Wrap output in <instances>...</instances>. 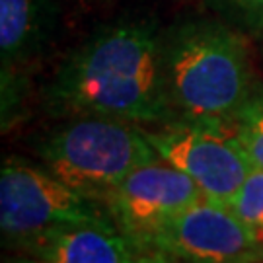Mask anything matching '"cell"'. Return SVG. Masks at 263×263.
I'll use <instances>...</instances> for the list:
<instances>
[{
    "mask_svg": "<svg viewBox=\"0 0 263 263\" xmlns=\"http://www.w3.org/2000/svg\"><path fill=\"white\" fill-rule=\"evenodd\" d=\"M104 215L66 222L39 234L22 250L37 263H131L137 250Z\"/></svg>",
    "mask_w": 263,
    "mask_h": 263,
    "instance_id": "cell-8",
    "label": "cell"
},
{
    "mask_svg": "<svg viewBox=\"0 0 263 263\" xmlns=\"http://www.w3.org/2000/svg\"><path fill=\"white\" fill-rule=\"evenodd\" d=\"M226 205L263 242V170H252L242 187Z\"/></svg>",
    "mask_w": 263,
    "mask_h": 263,
    "instance_id": "cell-11",
    "label": "cell"
},
{
    "mask_svg": "<svg viewBox=\"0 0 263 263\" xmlns=\"http://www.w3.org/2000/svg\"><path fill=\"white\" fill-rule=\"evenodd\" d=\"M220 123L244 152L252 168L263 170V88L252 90L238 111Z\"/></svg>",
    "mask_w": 263,
    "mask_h": 263,
    "instance_id": "cell-10",
    "label": "cell"
},
{
    "mask_svg": "<svg viewBox=\"0 0 263 263\" xmlns=\"http://www.w3.org/2000/svg\"><path fill=\"white\" fill-rule=\"evenodd\" d=\"M170 102L189 121H224L252 94L244 39L218 24L181 28L164 49Z\"/></svg>",
    "mask_w": 263,
    "mask_h": 263,
    "instance_id": "cell-2",
    "label": "cell"
},
{
    "mask_svg": "<svg viewBox=\"0 0 263 263\" xmlns=\"http://www.w3.org/2000/svg\"><path fill=\"white\" fill-rule=\"evenodd\" d=\"M102 197L113 220L137 246L156 226L203 201L205 193L185 172L160 158L133 170Z\"/></svg>",
    "mask_w": 263,
    "mask_h": 263,
    "instance_id": "cell-7",
    "label": "cell"
},
{
    "mask_svg": "<svg viewBox=\"0 0 263 263\" xmlns=\"http://www.w3.org/2000/svg\"><path fill=\"white\" fill-rule=\"evenodd\" d=\"M146 137L160 158L185 172L213 201L228 203L254 170L220 121L172 125Z\"/></svg>",
    "mask_w": 263,
    "mask_h": 263,
    "instance_id": "cell-6",
    "label": "cell"
},
{
    "mask_svg": "<svg viewBox=\"0 0 263 263\" xmlns=\"http://www.w3.org/2000/svg\"><path fill=\"white\" fill-rule=\"evenodd\" d=\"M259 240L226 203L205 197L146 234L137 248H152L183 263H244L263 257Z\"/></svg>",
    "mask_w": 263,
    "mask_h": 263,
    "instance_id": "cell-5",
    "label": "cell"
},
{
    "mask_svg": "<svg viewBox=\"0 0 263 263\" xmlns=\"http://www.w3.org/2000/svg\"><path fill=\"white\" fill-rule=\"evenodd\" d=\"M242 10H248L252 14H263V0H234Z\"/></svg>",
    "mask_w": 263,
    "mask_h": 263,
    "instance_id": "cell-13",
    "label": "cell"
},
{
    "mask_svg": "<svg viewBox=\"0 0 263 263\" xmlns=\"http://www.w3.org/2000/svg\"><path fill=\"white\" fill-rule=\"evenodd\" d=\"M4 263H37V261L28 257V255H22V257H10V259H6Z\"/></svg>",
    "mask_w": 263,
    "mask_h": 263,
    "instance_id": "cell-14",
    "label": "cell"
},
{
    "mask_svg": "<svg viewBox=\"0 0 263 263\" xmlns=\"http://www.w3.org/2000/svg\"><path fill=\"white\" fill-rule=\"evenodd\" d=\"M57 24L55 0H0V53L4 66L37 55Z\"/></svg>",
    "mask_w": 263,
    "mask_h": 263,
    "instance_id": "cell-9",
    "label": "cell"
},
{
    "mask_svg": "<svg viewBox=\"0 0 263 263\" xmlns=\"http://www.w3.org/2000/svg\"><path fill=\"white\" fill-rule=\"evenodd\" d=\"M47 98L59 111L158 123L170 115L164 47L151 22L96 31L61 65Z\"/></svg>",
    "mask_w": 263,
    "mask_h": 263,
    "instance_id": "cell-1",
    "label": "cell"
},
{
    "mask_svg": "<svg viewBox=\"0 0 263 263\" xmlns=\"http://www.w3.org/2000/svg\"><path fill=\"white\" fill-rule=\"evenodd\" d=\"M131 263H181L178 257L160 252V250H152V248H137V254L133 257Z\"/></svg>",
    "mask_w": 263,
    "mask_h": 263,
    "instance_id": "cell-12",
    "label": "cell"
},
{
    "mask_svg": "<svg viewBox=\"0 0 263 263\" xmlns=\"http://www.w3.org/2000/svg\"><path fill=\"white\" fill-rule=\"evenodd\" d=\"M181 263H183V261H181Z\"/></svg>",
    "mask_w": 263,
    "mask_h": 263,
    "instance_id": "cell-16",
    "label": "cell"
},
{
    "mask_svg": "<svg viewBox=\"0 0 263 263\" xmlns=\"http://www.w3.org/2000/svg\"><path fill=\"white\" fill-rule=\"evenodd\" d=\"M45 170L88 197L104 195L133 170L160 160L146 133L127 121L82 117L37 144Z\"/></svg>",
    "mask_w": 263,
    "mask_h": 263,
    "instance_id": "cell-3",
    "label": "cell"
},
{
    "mask_svg": "<svg viewBox=\"0 0 263 263\" xmlns=\"http://www.w3.org/2000/svg\"><path fill=\"white\" fill-rule=\"evenodd\" d=\"M244 263H263V257H255V259H250V261H244Z\"/></svg>",
    "mask_w": 263,
    "mask_h": 263,
    "instance_id": "cell-15",
    "label": "cell"
},
{
    "mask_svg": "<svg viewBox=\"0 0 263 263\" xmlns=\"http://www.w3.org/2000/svg\"><path fill=\"white\" fill-rule=\"evenodd\" d=\"M94 199L68 187L47 170L8 158L0 172V226L20 248L66 222L100 216Z\"/></svg>",
    "mask_w": 263,
    "mask_h": 263,
    "instance_id": "cell-4",
    "label": "cell"
}]
</instances>
